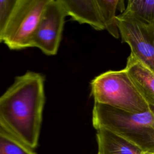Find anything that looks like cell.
I'll use <instances>...</instances> for the list:
<instances>
[{
	"label": "cell",
	"instance_id": "cell-2",
	"mask_svg": "<svg viewBox=\"0 0 154 154\" xmlns=\"http://www.w3.org/2000/svg\"><path fill=\"white\" fill-rule=\"evenodd\" d=\"M93 127L105 129L132 142L143 151L154 152V111L135 113L94 103Z\"/></svg>",
	"mask_w": 154,
	"mask_h": 154
},
{
	"label": "cell",
	"instance_id": "cell-9",
	"mask_svg": "<svg viewBox=\"0 0 154 154\" xmlns=\"http://www.w3.org/2000/svg\"><path fill=\"white\" fill-rule=\"evenodd\" d=\"M97 154H143L140 147L120 136L105 129L96 132Z\"/></svg>",
	"mask_w": 154,
	"mask_h": 154
},
{
	"label": "cell",
	"instance_id": "cell-3",
	"mask_svg": "<svg viewBox=\"0 0 154 154\" xmlns=\"http://www.w3.org/2000/svg\"><path fill=\"white\" fill-rule=\"evenodd\" d=\"M90 86L94 103L135 113L154 111L136 90L123 69L108 70L100 74L91 80Z\"/></svg>",
	"mask_w": 154,
	"mask_h": 154
},
{
	"label": "cell",
	"instance_id": "cell-5",
	"mask_svg": "<svg viewBox=\"0 0 154 154\" xmlns=\"http://www.w3.org/2000/svg\"><path fill=\"white\" fill-rule=\"evenodd\" d=\"M122 42L127 43L132 53L154 70V24L146 23L124 11L116 16Z\"/></svg>",
	"mask_w": 154,
	"mask_h": 154
},
{
	"label": "cell",
	"instance_id": "cell-11",
	"mask_svg": "<svg viewBox=\"0 0 154 154\" xmlns=\"http://www.w3.org/2000/svg\"><path fill=\"white\" fill-rule=\"evenodd\" d=\"M125 11L146 23L154 24L153 0H129Z\"/></svg>",
	"mask_w": 154,
	"mask_h": 154
},
{
	"label": "cell",
	"instance_id": "cell-14",
	"mask_svg": "<svg viewBox=\"0 0 154 154\" xmlns=\"http://www.w3.org/2000/svg\"><path fill=\"white\" fill-rule=\"evenodd\" d=\"M143 154H154V152H149V151H144Z\"/></svg>",
	"mask_w": 154,
	"mask_h": 154
},
{
	"label": "cell",
	"instance_id": "cell-1",
	"mask_svg": "<svg viewBox=\"0 0 154 154\" xmlns=\"http://www.w3.org/2000/svg\"><path fill=\"white\" fill-rule=\"evenodd\" d=\"M44 75L27 71L0 96V126L31 149L37 147L45 102Z\"/></svg>",
	"mask_w": 154,
	"mask_h": 154
},
{
	"label": "cell",
	"instance_id": "cell-13",
	"mask_svg": "<svg viewBox=\"0 0 154 154\" xmlns=\"http://www.w3.org/2000/svg\"><path fill=\"white\" fill-rule=\"evenodd\" d=\"M16 2V0L0 1V43L3 40L4 32Z\"/></svg>",
	"mask_w": 154,
	"mask_h": 154
},
{
	"label": "cell",
	"instance_id": "cell-8",
	"mask_svg": "<svg viewBox=\"0 0 154 154\" xmlns=\"http://www.w3.org/2000/svg\"><path fill=\"white\" fill-rule=\"evenodd\" d=\"M66 16L96 30L105 29L96 0H60Z\"/></svg>",
	"mask_w": 154,
	"mask_h": 154
},
{
	"label": "cell",
	"instance_id": "cell-12",
	"mask_svg": "<svg viewBox=\"0 0 154 154\" xmlns=\"http://www.w3.org/2000/svg\"><path fill=\"white\" fill-rule=\"evenodd\" d=\"M0 154H36L0 126Z\"/></svg>",
	"mask_w": 154,
	"mask_h": 154
},
{
	"label": "cell",
	"instance_id": "cell-7",
	"mask_svg": "<svg viewBox=\"0 0 154 154\" xmlns=\"http://www.w3.org/2000/svg\"><path fill=\"white\" fill-rule=\"evenodd\" d=\"M123 70L138 92L154 110V70L131 52Z\"/></svg>",
	"mask_w": 154,
	"mask_h": 154
},
{
	"label": "cell",
	"instance_id": "cell-4",
	"mask_svg": "<svg viewBox=\"0 0 154 154\" xmlns=\"http://www.w3.org/2000/svg\"><path fill=\"white\" fill-rule=\"evenodd\" d=\"M48 0H16L3 42L11 50L30 48V43Z\"/></svg>",
	"mask_w": 154,
	"mask_h": 154
},
{
	"label": "cell",
	"instance_id": "cell-6",
	"mask_svg": "<svg viewBox=\"0 0 154 154\" xmlns=\"http://www.w3.org/2000/svg\"><path fill=\"white\" fill-rule=\"evenodd\" d=\"M66 14L60 0H48L31 38L30 48L40 49L47 55L58 50Z\"/></svg>",
	"mask_w": 154,
	"mask_h": 154
},
{
	"label": "cell",
	"instance_id": "cell-10",
	"mask_svg": "<svg viewBox=\"0 0 154 154\" xmlns=\"http://www.w3.org/2000/svg\"><path fill=\"white\" fill-rule=\"evenodd\" d=\"M96 1L105 29L116 38H119L116 11L117 10L122 13L125 11V1L122 0H96Z\"/></svg>",
	"mask_w": 154,
	"mask_h": 154
}]
</instances>
